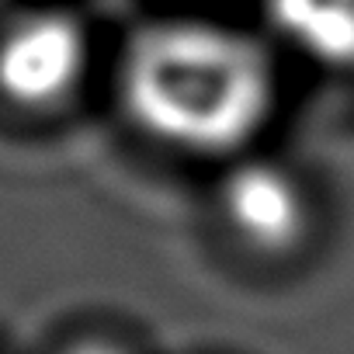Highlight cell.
Masks as SVG:
<instances>
[{
	"instance_id": "1",
	"label": "cell",
	"mask_w": 354,
	"mask_h": 354,
	"mask_svg": "<svg viewBox=\"0 0 354 354\" xmlns=\"http://www.w3.org/2000/svg\"><path fill=\"white\" fill-rule=\"evenodd\" d=\"M115 101L153 149L223 167L261 149L281 104V70L274 49L243 25L163 15L122 42Z\"/></svg>"
},
{
	"instance_id": "2",
	"label": "cell",
	"mask_w": 354,
	"mask_h": 354,
	"mask_svg": "<svg viewBox=\"0 0 354 354\" xmlns=\"http://www.w3.org/2000/svg\"><path fill=\"white\" fill-rule=\"evenodd\" d=\"M94 70L87 21L59 4L0 15V108L25 122L73 111Z\"/></svg>"
},
{
	"instance_id": "3",
	"label": "cell",
	"mask_w": 354,
	"mask_h": 354,
	"mask_svg": "<svg viewBox=\"0 0 354 354\" xmlns=\"http://www.w3.org/2000/svg\"><path fill=\"white\" fill-rule=\"evenodd\" d=\"M219 230L254 261L281 264L299 257L319 230L313 181L288 160L261 149L219 167L212 192Z\"/></svg>"
},
{
	"instance_id": "4",
	"label": "cell",
	"mask_w": 354,
	"mask_h": 354,
	"mask_svg": "<svg viewBox=\"0 0 354 354\" xmlns=\"http://www.w3.org/2000/svg\"><path fill=\"white\" fill-rule=\"evenodd\" d=\"M63 354H132V351H125L115 340H80V344L66 347Z\"/></svg>"
},
{
	"instance_id": "5",
	"label": "cell",
	"mask_w": 354,
	"mask_h": 354,
	"mask_svg": "<svg viewBox=\"0 0 354 354\" xmlns=\"http://www.w3.org/2000/svg\"><path fill=\"white\" fill-rule=\"evenodd\" d=\"M8 11V0H0V15H4Z\"/></svg>"
}]
</instances>
